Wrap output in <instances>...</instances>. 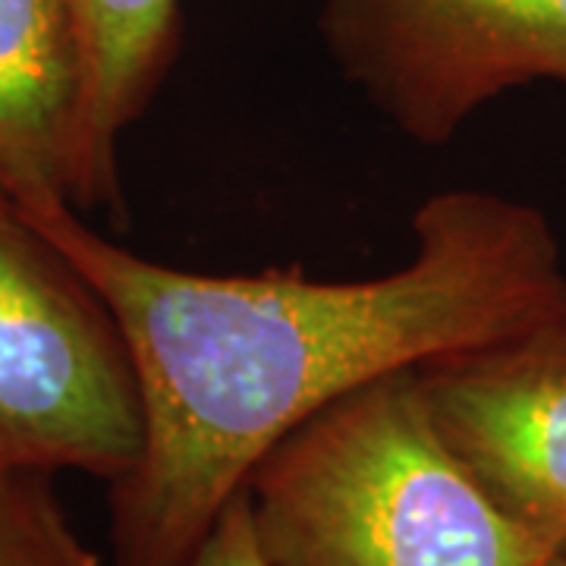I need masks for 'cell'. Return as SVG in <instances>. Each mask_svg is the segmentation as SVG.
<instances>
[{
  "instance_id": "cell-1",
  "label": "cell",
  "mask_w": 566,
  "mask_h": 566,
  "mask_svg": "<svg viewBox=\"0 0 566 566\" xmlns=\"http://www.w3.org/2000/svg\"><path fill=\"white\" fill-rule=\"evenodd\" d=\"M17 211L102 296L136 375L142 450L111 482L114 566H186L252 465L308 416L566 305L551 221L482 189L419 205L412 259L365 281L300 264L192 274L107 240L66 199Z\"/></svg>"
},
{
  "instance_id": "cell-11",
  "label": "cell",
  "mask_w": 566,
  "mask_h": 566,
  "mask_svg": "<svg viewBox=\"0 0 566 566\" xmlns=\"http://www.w3.org/2000/svg\"><path fill=\"white\" fill-rule=\"evenodd\" d=\"M560 554H566V551H560Z\"/></svg>"
},
{
  "instance_id": "cell-4",
  "label": "cell",
  "mask_w": 566,
  "mask_h": 566,
  "mask_svg": "<svg viewBox=\"0 0 566 566\" xmlns=\"http://www.w3.org/2000/svg\"><path fill=\"white\" fill-rule=\"evenodd\" d=\"M322 39L416 145H444L504 92L566 85V0H322Z\"/></svg>"
},
{
  "instance_id": "cell-10",
  "label": "cell",
  "mask_w": 566,
  "mask_h": 566,
  "mask_svg": "<svg viewBox=\"0 0 566 566\" xmlns=\"http://www.w3.org/2000/svg\"><path fill=\"white\" fill-rule=\"evenodd\" d=\"M538 566H566V554H551L547 560H542Z\"/></svg>"
},
{
  "instance_id": "cell-8",
  "label": "cell",
  "mask_w": 566,
  "mask_h": 566,
  "mask_svg": "<svg viewBox=\"0 0 566 566\" xmlns=\"http://www.w3.org/2000/svg\"><path fill=\"white\" fill-rule=\"evenodd\" d=\"M0 566H102L44 472H0Z\"/></svg>"
},
{
  "instance_id": "cell-5",
  "label": "cell",
  "mask_w": 566,
  "mask_h": 566,
  "mask_svg": "<svg viewBox=\"0 0 566 566\" xmlns=\"http://www.w3.org/2000/svg\"><path fill=\"white\" fill-rule=\"evenodd\" d=\"M416 385L491 504L566 551V305L506 340L419 365Z\"/></svg>"
},
{
  "instance_id": "cell-6",
  "label": "cell",
  "mask_w": 566,
  "mask_h": 566,
  "mask_svg": "<svg viewBox=\"0 0 566 566\" xmlns=\"http://www.w3.org/2000/svg\"><path fill=\"white\" fill-rule=\"evenodd\" d=\"M80 107L70 0H0V199L73 205Z\"/></svg>"
},
{
  "instance_id": "cell-7",
  "label": "cell",
  "mask_w": 566,
  "mask_h": 566,
  "mask_svg": "<svg viewBox=\"0 0 566 566\" xmlns=\"http://www.w3.org/2000/svg\"><path fill=\"white\" fill-rule=\"evenodd\" d=\"M82 54L73 205H120V139L177 51V0H70Z\"/></svg>"
},
{
  "instance_id": "cell-3",
  "label": "cell",
  "mask_w": 566,
  "mask_h": 566,
  "mask_svg": "<svg viewBox=\"0 0 566 566\" xmlns=\"http://www.w3.org/2000/svg\"><path fill=\"white\" fill-rule=\"evenodd\" d=\"M139 450V387L114 315L0 199V472L117 482Z\"/></svg>"
},
{
  "instance_id": "cell-2",
  "label": "cell",
  "mask_w": 566,
  "mask_h": 566,
  "mask_svg": "<svg viewBox=\"0 0 566 566\" xmlns=\"http://www.w3.org/2000/svg\"><path fill=\"white\" fill-rule=\"evenodd\" d=\"M243 494L264 566H538L554 554L447 450L416 368L296 424Z\"/></svg>"
},
{
  "instance_id": "cell-9",
  "label": "cell",
  "mask_w": 566,
  "mask_h": 566,
  "mask_svg": "<svg viewBox=\"0 0 566 566\" xmlns=\"http://www.w3.org/2000/svg\"><path fill=\"white\" fill-rule=\"evenodd\" d=\"M186 566H264L243 491L227 501L221 516L214 520L211 532Z\"/></svg>"
}]
</instances>
